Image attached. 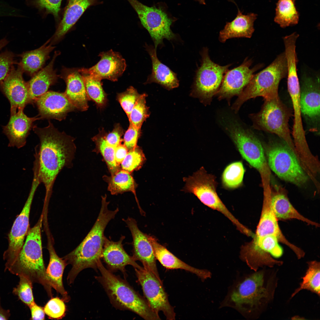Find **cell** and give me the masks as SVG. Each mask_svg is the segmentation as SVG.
<instances>
[{"label":"cell","instance_id":"obj_1","mask_svg":"<svg viewBox=\"0 0 320 320\" xmlns=\"http://www.w3.org/2000/svg\"><path fill=\"white\" fill-rule=\"evenodd\" d=\"M34 132L40 141L39 150L36 148L38 159V175L44 185L46 196L51 194L55 179L64 167L71 168L76 147L74 137L61 132L49 121L48 125L41 128L35 125Z\"/></svg>","mask_w":320,"mask_h":320},{"label":"cell","instance_id":"obj_2","mask_svg":"<svg viewBox=\"0 0 320 320\" xmlns=\"http://www.w3.org/2000/svg\"><path fill=\"white\" fill-rule=\"evenodd\" d=\"M101 204L98 217L94 225L81 243L63 259L67 265L72 267L67 277L68 284L73 283L77 275L82 270L92 268L95 270L101 261L105 236L104 231L109 222L113 219L119 209L109 210V202L105 195L101 197Z\"/></svg>","mask_w":320,"mask_h":320},{"label":"cell","instance_id":"obj_3","mask_svg":"<svg viewBox=\"0 0 320 320\" xmlns=\"http://www.w3.org/2000/svg\"><path fill=\"white\" fill-rule=\"evenodd\" d=\"M41 216L36 225L28 230L25 241L15 260L7 270L18 276H23L33 283L43 286L52 297V288L46 273L43 257L41 229Z\"/></svg>","mask_w":320,"mask_h":320},{"label":"cell","instance_id":"obj_4","mask_svg":"<svg viewBox=\"0 0 320 320\" xmlns=\"http://www.w3.org/2000/svg\"><path fill=\"white\" fill-rule=\"evenodd\" d=\"M97 269L101 275L95 278L102 286L113 306L120 310L131 311L146 320H161L146 299L126 280L107 269L101 261L97 264Z\"/></svg>","mask_w":320,"mask_h":320},{"label":"cell","instance_id":"obj_5","mask_svg":"<svg viewBox=\"0 0 320 320\" xmlns=\"http://www.w3.org/2000/svg\"><path fill=\"white\" fill-rule=\"evenodd\" d=\"M287 72V62L284 52L278 55L265 68L254 75L233 104L232 109L237 113L243 103L251 98L261 96L267 100L278 96L280 82L286 77Z\"/></svg>","mask_w":320,"mask_h":320},{"label":"cell","instance_id":"obj_6","mask_svg":"<svg viewBox=\"0 0 320 320\" xmlns=\"http://www.w3.org/2000/svg\"><path fill=\"white\" fill-rule=\"evenodd\" d=\"M221 123L243 158L259 172L261 177L269 175L263 146L254 133L231 116H223Z\"/></svg>","mask_w":320,"mask_h":320},{"label":"cell","instance_id":"obj_7","mask_svg":"<svg viewBox=\"0 0 320 320\" xmlns=\"http://www.w3.org/2000/svg\"><path fill=\"white\" fill-rule=\"evenodd\" d=\"M291 114L278 96L265 100L260 111L251 117L255 129L276 134L297 155L288 125Z\"/></svg>","mask_w":320,"mask_h":320},{"label":"cell","instance_id":"obj_8","mask_svg":"<svg viewBox=\"0 0 320 320\" xmlns=\"http://www.w3.org/2000/svg\"><path fill=\"white\" fill-rule=\"evenodd\" d=\"M268 164L280 179L298 186L307 182L309 177L295 153L284 141L270 143L266 148Z\"/></svg>","mask_w":320,"mask_h":320},{"label":"cell","instance_id":"obj_9","mask_svg":"<svg viewBox=\"0 0 320 320\" xmlns=\"http://www.w3.org/2000/svg\"><path fill=\"white\" fill-rule=\"evenodd\" d=\"M264 277L263 272L260 271L246 277L231 289L222 305L232 307L244 314L251 313L269 296L268 289L263 287Z\"/></svg>","mask_w":320,"mask_h":320},{"label":"cell","instance_id":"obj_10","mask_svg":"<svg viewBox=\"0 0 320 320\" xmlns=\"http://www.w3.org/2000/svg\"><path fill=\"white\" fill-rule=\"evenodd\" d=\"M135 10L143 26L148 31L154 43L155 48L162 45L164 39L172 40L175 35L171 27L176 19L171 17L160 5L148 7L137 0H127Z\"/></svg>","mask_w":320,"mask_h":320},{"label":"cell","instance_id":"obj_11","mask_svg":"<svg viewBox=\"0 0 320 320\" xmlns=\"http://www.w3.org/2000/svg\"><path fill=\"white\" fill-rule=\"evenodd\" d=\"M185 183L183 191L193 193L204 204L223 214L232 223L237 219L232 215L218 196L216 191L215 177L207 173L201 167L192 176L183 178Z\"/></svg>","mask_w":320,"mask_h":320},{"label":"cell","instance_id":"obj_12","mask_svg":"<svg viewBox=\"0 0 320 320\" xmlns=\"http://www.w3.org/2000/svg\"><path fill=\"white\" fill-rule=\"evenodd\" d=\"M201 56V63L196 72L193 93L204 104H209L219 89L231 65L222 66L214 63L210 59L207 48L204 49Z\"/></svg>","mask_w":320,"mask_h":320},{"label":"cell","instance_id":"obj_13","mask_svg":"<svg viewBox=\"0 0 320 320\" xmlns=\"http://www.w3.org/2000/svg\"><path fill=\"white\" fill-rule=\"evenodd\" d=\"M137 280L151 308L159 314L162 311L167 319L175 320V313L161 283L148 270L141 267L135 268Z\"/></svg>","mask_w":320,"mask_h":320},{"label":"cell","instance_id":"obj_14","mask_svg":"<svg viewBox=\"0 0 320 320\" xmlns=\"http://www.w3.org/2000/svg\"><path fill=\"white\" fill-rule=\"evenodd\" d=\"M40 184L38 180L33 179L27 200L21 212L14 222L8 234V247L3 254V259L6 261L5 271H7L14 263L24 244L25 237L28 231L32 203L35 192Z\"/></svg>","mask_w":320,"mask_h":320},{"label":"cell","instance_id":"obj_15","mask_svg":"<svg viewBox=\"0 0 320 320\" xmlns=\"http://www.w3.org/2000/svg\"><path fill=\"white\" fill-rule=\"evenodd\" d=\"M251 60L245 59L240 66L225 73L216 95L219 100L225 99L229 102L234 96H239L249 84L254 73L261 66L257 65L252 68Z\"/></svg>","mask_w":320,"mask_h":320},{"label":"cell","instance_id":"obj_16","mask_svg":"<svg viewBox=\"0 0 320 320\" xmlns=\"http://www.w3.org/2000/svg\"><path fill=\"white\" fill-rule=\"evenodd\" d=\"M130 230L132 238V257L136 261H140L143 267L151 271L163 284L159 276L156 264V259L148 235L139 228L134 218L128 217L122 219Z\"/></svg>","mask_w":320,"mask_h":320},{"label":"cell","instance_id":"obj_17","mask_svg":"<svg viewBox=\"0 0 320 320\" xmlns=\"http://www.w3.org/2000/svg\"><path fill=\"white\" fill-rule=\"evenodd\" d=\"M23 71L19 65L12 69L0 84V89L10 105V112L24 109L28 104H33L30 97L27 82L24 80Z\"/></svg>","mask_w":320,"mask_h":320},{"label":"cell","instance_id":"obj_18","mask_svg":"<svg viewBox=\"0 0 320 320\" xmlns=\"http://www.w3.org/2000/svg\"><path fill=\"white\" fill-rule=\"evenodd\" d=\"M101 59L95 65L89 68L78 69L81 74H86L101 80L107 79L112 81L118 80L125 70V60L118 52L111 50L100 52Z\"/></svg>","mask_w":320,"mask_h":320},{"label":"cell","instance_id":"obj_19","mask_svg":"<svg viewBox=\"0 0 320 320\" xmlns=\"http://www.w3.org/2000/svg\"><path fill=\"white\" fill-rule=\"evenodd\" d=\"M36 105L41 119H54L61 121L65 119L67 114L76 109L64 93L47 91L37 98Z\"/></svg>","mask_w":320,"mask_h":320},{"label":"cell","instance_id":"obj_20","mask_svg":"<svg viewBox=\"0 0 320 320\" xmlns=\"http://www.w3.org/2000/svg\"><path fill=\"white\" fill-rule=\"evenodd\" d=\"M301 76V113L308 118L317 119L320 116L319 75L303 72Z\"/></svg>","mask_w":320,"mask_h":320},{"label":"cell","instance_id":"obj_21","mask_svg":"<svg viewBox=\"0 0 320 320\" xmlns=\"http://www.w3.org/2000/svg\"><path fill=\"white\" fill-rule=\"evenodd\" d=\"M23 109L11 112L8 122L3 126V132L7 136L9 143L8 146L16 147L20 148L26 144V139L33 126V124L36 120L41 119L37 116L28 117Z\"/></svg>","mask_w":320,"mask_h":320},{"label":"cell","instance_id":"obj_22","mask_svg":"<svg viewBox=\"0 0 320 320\" xmlns=\"http://www.w3.org/2000/svg\"><path fill=\"white\" fill-rule=\"evenodd\" d=\"M125 238L124 236L121 235L119 241H115L105 237L102 258L106 264L108 270L112 273L120 271L125 278L127 276L126 266L130 265L134 268H139L141 266L124 248L122 242Z\"/></svg>","mask_w":320,"mask_h":320},{"label":"cell","instance_id":"obj_23","mask_svg":"<svg viewBox=\"0 0 320 320\" xmlns=\"http://www.w3.org/2000/svg\"><path fill=\"white\" fill-rule=\"evenodd\" d=\"M277 220L271 208L270 202L263 201L260 219L253 236L261 237L267 235H275L278 237L279 242L288 247L294 252L297 258L301 257L304 252L286 239L280 229Z\"/></svg>","mask_w":320,"mask_h":320},{"label":"cell","instance_id":"obj_24","mask_svg":"<svg viewBox=\"0 0 320 320\" xmlns=\"http://www.w3.org/2000/svg\"><path fill=\"white\" fill-rule=\"evenodd\" d=\"M148 237L156 260L164 267L169 269L184 270L195 274L203 281L211 278V273L209 271L197 268L187 264L161 244L155 237L149 235Z\"/></svg>","mask_w":320,"mask_h":320},{"label":"cell","instance_id":"obj_25","mask_svg":"<svg viewBox=\"0 0 320 320\" xmlns=\"http://www.w3.org/2000/svg\"><path fill=\"white\" fill-rule=\"evenodd\" d=\"M100 0H70L63 17L52 38L51 44L61 39L75 24L86 9Z\"/></svg>","mask_w":320,"mask_h":320},{"label":"cell","instance_id":"obj_26","mask_svg":"<svg viewBox=\"0 0 320 320\" xmlns=\"http://www.w3.org/2000/svg\"><path fill=\"white\" fill-rule=\"evenodd\" d=\"M257 15L254 13L243 14L239 9L236 17L231 22H227L219 33V40L225 42L227 39L234 38H250L254 31V22Z\"/></svg>","mask_w":320,"mask_h":320},{"label":"cell","instance_id":"obj_27","mask_svg":"<svg viewBox=\"0 0 320 320\" xmlns=\"http://www.w3.org/2000/svg\"><path fill=\"white\" fill-rule=\"evenodd\" d=\"M292 101L294 111V120L292 135L297 152L305 155L310 151L305 137L301 117L300 104V85L287 86Z\"/></svg>","mask_w":320,"mask_h":320},{"label":"cell","instance_id":"obj_28","mask_svg":"<svg viewBox=\"0 0 320 320\" xmlns=\"http://www.w3.org/2000/svg\"><path fill=\"white\" fill-rule=\"evenodd\" d=\"M64 76L66 85L64 93L76 109L87 110L89 99L87 93L83 77L77 70L68 71Z\"/></svg>","mask_w":320,"mask_h":320},{"label":"cell","instance_id":"obj_29","mask_svg":"<svg viewBox=\"0 0 320 320\" xmlns=\"http://www.w3.org/2000/svg\"><path fill=\"white\" fill-rule=\"evenodd\" d=\"M59 54L60 52H55L49 64L27 82L30 97L33 104L36 99L47 92L50 86L57 81L58 76L53 66L55 59Z\"/></svg>","mask_w":320,"mask_h":320},{"label":"cell","instance_id":"obj_30","mask_svg":"<svg viewBox=\"0 0 320 320\" xmlns=\"http://www.w3.org/2000/svg\"><path fill=\"white\" fill-rule=\"evenodd\" d=\"M145 48L152 63V73L145 83H158L169 89L177 87L179 81L176 74L160 61L157 56L156 49L147 44L145 45Z\"/></svg>","mask_w":320,"mask_h":320},{"label":"cell","instance_id":"obj_31","mask_svg":"<svg viewBox=\"0 0 320 320\" xmlns=\"http://www.w3.org/2000/svg\"><path fill=\"white\" fill-rule=\"evenodd\" d=\"M49 261L46 273L52 287L59 293L65 302L70 299L65 290L63 283V276L64 269L67 265L63 258L59 257L52 245H49Z\"/></svg>","mask_w":320,"mask_h":320},{"label":"cell","instance_id":"obj_32","mask_svg":"<svg viewBox=\"0 0 320 320\" xmlns=\"http://www.w3.org/2000/svg\"><path fill=\"white\" fill-rule=\"evenodd\" d=\"M271 205L274 214L277 220H285L296 219L308 225L319 227L318 223L305 217L294 207L287 196L282 193H271Z\"/></svg>","mask_w":320,"mask_h":320},{"label":"cell","instance_id":"obj_33","mask_svg":"<svg viewBox=\"0 0 320 320\" xmlns=\"http://www.w3.org/2000/svg\"><path fill=\"white\" fill-rule=\"evenodd\" d=\"M50 41V39L39 48L21 55L19 65L23 72L33 76L41 68L49 58L50 53L55 48L51 44H48Z\"/></svg>","mask_w":320,"mask_h":320},{"label":"cell","instance_id":"obj_34","mask_svg":"<svg viewBox=\"0 0 320 320\" xmlns=\"http://www.w3.org/2000/svg\"><path fill=\"white\" fill-rule=\"evenodd\" d=\"M103 178L108 183V190L112 195L132 192L135 196L140 213L142 215H145L136 196L135 190L137 184L131 173L121 169L111 176H104Z\"/></svg>","mask_w":320,"mask_h":320},{"label":"cell","instance_id":"obj_35","mask_svg":"<svg viewBox=\"0 0 320 320\" xmlns=\"http://www.w3.org/2000/svg\"><path fill=\"white\" fill-rule=\"evenodd\" d=\"M274 21L282 28L298 23L299 15L295 0H279L276 5Z\"/></svg>","mask_w":320,"mask_h":320},{"label":"cell","instance_id":"obj_36","mask_svg":"<svg viewBox=\"0 0 320 320\" xmlns=\"http://www.w3.org/2000/svg\"><path fill=\"white\" fill-rule=\"evenodd\" d=\"M308 268L305 274L302 278L303 281L299 287L292 293L291 297H293L300 291L307 289L320 296V263L316 261L308 262Z\"/></svg>","mask_w":320,"mask_h":320},{"label":"cell","instance_id":"obj_37","mask_svg":"<svg viewBox=\"0 0 320 320\" xmlns=\"http://www.w3.org/2000/svg\"><path fill=\"white\" fill-rule=\"evenodd\" d=\"M245 170L241 161L232 162L227 166L222 176L223 186L230 189L237 188L243 183Z\"/></svg>","mask_w":320,"mask_h":320},{"label":"cell","instance_id":"obj_38","mask_svg":"<svg viewBox=\"0 0 320 320\" xmlns=\"http://www.w3.org/2000/svg\"><path fill=\"white\" fill-rule=\"evenodd\" d=\"M96 145V149L103 157L111 175L120 170V165L116 162L115 157V148L109 144L102 132L92 138Z\"/></svg>","mask_w":320,"mask_h":320},{"label":"cell","instance_id":"obj_39","mask_svg":"<svg viewBox=\"0 0 320 320\" xmlns=\"http://www.w3.org/2000/svg\"><path fill=\"white\" fill-rule=\"evenodd\" d=\"M81 75L89 99L95 102L97 106L104 107L107 103V95L103 88L101 80L88 74Z\"/></svg>","mask_w":320,"mask_h":320},{"label":"cell","instance_id":"obj_40","mask_svg":"<svg viewBox=\"0 0 320 320\" xmlns=\"http://www.w3.org/2000/svg\"><path fill=\"white\" fill-rule=\"evenodd\" d=\"M145 158L142 150L137 145L128 151L121 164V169L130 173L140 169Z\"/></svg>","mask_w":320,"mask_h":320},{"label":"cell","instance_id":"obj_41","mask_svg":"<svg viewBox=\"0 0 320 320\" xmlns=\"http://www.w3.org/2000/svg\"><path fill=\"white\" fill-rule=\"evenodd\" d=\"M146 97L145 94L141 95L128 117L130 123L140 129L149 115L146 103Z\"/></svg>","mask_w":320,"mask_h":320},{"label":"cell","instance_id":"obj_42","mask_svg":"<svg viewBox=\"0 0 320 320\" xmlns=\"http://www.w3.org/2000/svg\"><path fill=\"white\" fill-rule=\"evenodd\" d=\"M19 281L16 287L13 288L12 293L17 296L19 300L28 307L34 302L32 291V283L26 277L19 276Z\"/></svg>","mask_w":320,"mask_h":320},{"label":"cell","instance_id":"obj_43","mask_svg":"<svg viewBox=\"0 0 320 320\" xmlns=\"http://www.w3.org/2000/svg\"><path fill=\"white\" fill-rule=\"evenodd\" d=\"M141 95L133 87H130L125 91L119 93L117 100L127 116Z\"/></svg>","mask_w":320,"mask_h":320},{"label":"cell","instance_id":"obj_44","mask_svg":"<svg viewBox=\"0 0 320 320\" xmlns=\"http://www.w3.org/2000/svg\"><path fill=\"white\" fill-rule=\"evenodd\" d=\"M63 300L58 297L52 298L44 308L45 313L50 319H59L65 315L66 307Z\"/></svg>","mask_w":320,"mask_h":320},{"label":"cell","instance_id":"obj_45","mask_svg":"<svg viewBox=\"0 0 320 320\" xmlns=\"http://www.w3.org/2000/svg\"><path fill=\"white\" fill-rule=\"evenodd\" d=\"M140 135V129L134 126L131 123L128 129L124 134L122 141L124 145L129 151L131 150L137 145L138 138Z\"/></svg>","mask_w":320,"mask_h":320},{"label":"cell","instance_id":"obj_46","mask_svg":"<svg viewBox=\"0 0 320 320\" xmlns=\"http://www.w3.org/2000/svg\"><path fill=\"white\" fill-rule=\"evenodd\" d=\"M14 57L13 53L6 51L0 54V84L9 72Z\"/></svg>","mask_w":320,"mask_h":320},{"label":"cell","instance_id":"obj_47","mask_svg":"<svg viewBox=\"0 0 320 320\" xmlns=\"http://www.w3.org/2000/svg\"><path fill=\"white\" fill-rule=\"evenodd\" d=\"M62 0H36L33 4L40 9H44L47 13L52 14L55 18L58 16Z\"/></svg>","mask_w":320,"mask_h":320},{"label":"cell","instance_id":"obj_48","mask_svg":"<svg viewBox=\"0 0 320 320\" xmlns=\"http://www.w3.org/2000/svg\"><path fill=\"white\" fill-rule=\"evenodd\" d=\"M124 134L123 129L119 124H116L111 132H104V137L107 142L115 148L122 141L121 137Z\"/></svg>","mask_w":320,"mask_h":320},{"label":"cell","instance_id":"obj_49","mask_svg":"<svg viewBox=\"0 0 320 320\" xmlns=\"http://www.w3.org/2000/svg\"><path fill=\"white\" fill-rule=\"evenodd\" d=\"M31 313V320H44L45 312L44 308L35 302L29 307Z\"/></svg>","mask_w":320,"mask_h":320},{"label":"cell","instance_id":"obj_50","mask_svg":"<svg viewBox=\"0 0 320 320\" xmlns=\"http://www.w3.org/2000/svg\"><path fill=\"white\" fill-rule=\"evenodd\" d=\"M128 152V150L124 144H121L115 148V159L118 165H120Z\"/></svg>","mask_w":320,"mask_h":320},{"label":"cell","instance_id":"obj_51","mask_svg":"<svg viewBox=\"0 0 320 320\" xmlns=\"http://www.w3.org/2000/svg\"><path fill=\"white\" fill-rule=\"evenodd\" d=\"M1 300L0 296V320H8L10 316V311L4 309L2 307Z\"/></svg>","mask_w":320,"mask_h":320},{"label":"cell","instance_id":"obj_52","mask_svg":"<svg viewBox=\"0 0 320 320\" xmlns=\"http://www.w3.org/2000/svg\"><path fill=\"white\" fill-rule=\"evenodd\" d=\"M8 43L7 40L4 38L0 40V50Z\"/></svg>","mask_w":320,"mask_h":320},{"label":"cell","instance_id":"obj_53","mask_svg":"<svg viewBox=\"0 0 320 320\" xmlns=\"http://www.w3.org/2000/svg\"><path fill=\"white\" fill-rule=\"evenodd\" d=\"M195 1H198L200 4L203 5L206 4L205 0H195Z\"/></svg>","mask_w":320,"mask_h":320}]
</instances>
